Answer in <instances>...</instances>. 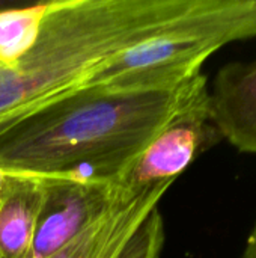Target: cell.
I'll list each match as a JSON object with an SVG mask.
<instances>
[{"instance_id":"cell-7","label":"cell","mask_w":256,"mask_h":258,"mask_svg":"<svg viewBox=\"0 0 256 258\" xmlns=\"http://www.w3.org/2000/svg\"><path fill=\"white\" fill-rule=\"evenodd\" d=\"M210 110L223 141L256 154V59L223 65L208 85Z\"/></svg>"},{"instance_id":"cell-1","label":"cell","mask_w":256,"mask_h":258,"mask_svg":"<svg viewBox=\"0 0 256 258\" xmlns=\"http://www.w3.org/2000/svg\"><path fill=\"white\" fill-rule=\"evenodd\" d=\"M202 76L142 92L84 86L6 132L0 138V169L39 178L122 181Z\"/></svg>"},{"instance_id":"cell-2","label":"cell","mask_w":256,"mask_h":258,"mask_svg":"<svg viewBox=\"0 0 256 258\" xmlns=\"http://www.w3.org/2000/svg\"><path fill=\"white\" fill-rule=\"evenodd\" d=\"M193 0H51L33 48L0 65V116L44 107L88 86L115 54L183 15Z\"/></svg>"},{"instance_id":"cell-11","label":"cell","mask_w":256,"mask_h":258,"mask_svg":"<svg viewBox=\"0 0 256 258\" xmlns=\"http://www.w3.org/2000/svg\"><path fill=\"white\" fill-rule=\"evenodd\" d=\"M241 258H256V221L247 240H246V246H244Z\"/></svg>"},{"instance_id":"cell-6","label":"cell","mask_w":256,"mask_h":258,"mask_svg":"<svg viewBox=\"0 0 256 258\" xmlns=\"http://www.w3.org/2000/svg\"><path fill=\"white\" fill-rule=\"evenodd\" d=\"M119 189L121 181L44 178V201L24 258L54 257L107 210Z\"/></svg>"},{"instance_id":"cell-4","label":"cell","mask_w":256,"mask_h":258,"mask_svg":"<svg viewBox=\"0 0 256 258\" xmlns=\"http://www.w3.org/2000/svg\"><path fill=\"white\" fill-rule=\"evenodd\" d=\"M170 186L121 183L107 210L53 258H160L166 231L158 204Z\"/></svg>"},{"instance_id":"cell-3","label":"cell","mask_w":256,"mask_h":258,"mask_svg":"<svg viewBox=\"0 0 256 258\" xmlns=\"http://www.w3.org/2000/svg\"><path fill=\"white\" fill-rule=\"evenodd\" d=\"M256 36V0H193L177 20L110 57L88 86L103 92L177 88L223 47Z\"/></svg>"},{"instance_id":"cell-5","label":"cell","mask_w":256,"mask_h":258,"mask_svg":"<svg viewBox=\"0 0 256 258\" xmlns=\"http://www.w3.org/2000/svg\"><path fill=\"white\" fill-rule=\"evenodd\" d=\"M222 141L211 118L208 79L204 74L180 112L151 141L121 183L134 189L174 184L201 154Z\"/></svg>"},{"instance_id":"cell-13","label":"cell","mask_w":256,"mask_h":258,"mask_svg":"<svg viewBox=\"0 0 256 258\" xmlns=\"http://www.w3.org/2000/svg\"><path fill=\"white\" fill-rule=\"evenodd\" d=\"M9 6H14V5H9V3H5L0 0V9H5V8H9Z\"/></svg>"},{"instance_id":"cell-10","label":"cell","mask_w":256,"mask_h":258,"mask_svg":"<svg viewBox=\"0 0 256 258\" xmlns=\"http://www.w3.org/2000/svg\"><path fill=\"white\" fill-rule=\"evenodd\" d=\"M39 110H35V109H23V110H17V112H12L9 115H5V116H0V138L9 132L12 127H15L17 124H20L21 121H24L26 118H29L30 115L36 113Z\"/></svg>"},{"instance_id":"cell-8","label":"cell","mask_w":256,"mask_h":258,"mask_svg":"<svg viewBox=\"0 0 256 258\" xmlns=\"http://www.w3.org/2000/svg\"><path fill=\"white\" fill-rule=\"evenodd\" d=\"M44 201V178L11 174L0 192V258L29 252Z\"/></svg>"},{"instance_id":"cell-12","label":"cell","mask_w":256,"mask_h":258,"mask_svg":"<svg viewBox=\"0 0 256 258\" xmlns=\"http://www.w3.org/2000/svg\"><path fill=\"white\" fill-rule=\"evenodd\" d=\"M9 172H6V171H3V169H0V192L3 190V187L6 186V183H8V180H9Z\"/></svg>"},{"instance_id":"cell-9","label":"cell","mask_w":256,"mask_h":258,"mask_svg":"<svg viewBox=\"0 0 256 258\" xmlns=\"http://www.w3.org/2000/svg\"><path fill=\"white\" fill-rule=\"evenodd\" d=\"M48 2L0 9V65H15L36 44Z\"/></svg>"}]
</instances>
